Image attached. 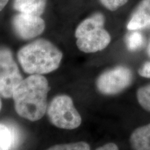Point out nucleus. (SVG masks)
<instances>
[{
  "mask_svg": "<svg viewBox=\"0 0 150 150\" xmlns=\"http://www.w3.org/2000/svg\"><path fill=\"white\" fill-rule=\"evenodd\" d=\"M18 142L16 131L8 125L0 122V150H13Z\"/></svg>",
  "mask_w": 150,
  "mask_h": 150,
  "instance_id": "nucleus-11",
  "label": "nucleus"
},
{
  "mask_svg": "<svg viewBox=\"0 0 150 150\" xmlns=\"http://www.w3.org/2000/svg\"><path fill=\"white\" fill-rule=\"evenodd\" d=\"M138 73L142 77L150 78V61L146 62L140 67Z\"/></svg>",
  "mask_w": 150,
  "mask_h": 150,
  "instance_id": "nucleus-16",
  "label": "nucleus"
},
{
  "mask_svg": "<svg viewBox=\"0 0 150 150\" xmlns=\"http://www.w3.org/2000/svg\"><path fill=\"white\" fill-rule=\"evenodd\" d=\"M0 96H1V95H0ZM1 106H2V102H1V97H0V110L1 109Z\"/></svg>",
  "mask_w": 150,
  "mask_h": 150,
  "instance_id": "nucleus-20",
  "label": "nucleus"
},
{
  "mask_svg": "<svg viewBox=\"0 0 150 150\" xmlns=\"http://www.w3.org/2000/svg\"><path fill=\"white\" fill-rule=\"evenodd\" d=\"M147 52H148V54H149V55L150 56V42L149 43V45H148V47H147Z\"/></svg>",
  "mask_w": 150,
  "mask_h": 150,
  "instance_id": "nucleus-19",
  "label": "nucleus"
},
{
  "mask_svg": "<svg viewBox=\"0 0 150 150\" xmlns=\"http://www.w3.org/2000/svg\"><path fill=\"white\" fill-rule=\"evenodd\" d=\"M12 24L16 34L24 40L38 36L45 29V23L40 16L21 13L13 17Z\"/></svg>",
  "mask_w": 150,
  "mask_h": 150,
  "instance_id": "nucleus-7",
  "label": "nucleus"
},
{
  "mask_svg": "<svg viewBox=\"0 0 150 150\" xmlns=\"http://www.w3.org/2000/svg\"><path fill=\"white\" fill-rule=\"evenodd\" d=\"M145 38L141 33L137 30L132 31V32L127 36V47L130 51H136L143 46Z\"/></svg>",
  "mask_w": 150,
  "mask_h": 150,
  "instance_id": "nucleus-12",
  "label": "nucleus"
},
{
  "mask_svg": "<svg viewBox=\"0 0 150 150\" xmlns=\"http://www.w3.org/2000/svg\"><path fill=\"white\" fill-rule=\"evenodd\" d=\"M8 0H0V12L4 8L6 5L8 3Z\"/></svg>",
  "mask_w": 150,
  "mask_h": 150,
  "instance_id": "nucleus-18",
  "label": "nucleus"
},
{
  "mask_svg": "<svg viewBox=\"0 0 150 150\" xmlns=\"http://www.w3.org/2000/svg\"><path fill=\"white\" fill-rule=\"evenodd\" d=\"M132 80L133 74L130 69L120 65L99 75L97 79L96 86L103 95H116L129 87Z\"/></svg>",
  "mask_w": 150,
  "mask_h": 150,
  "instance_id": "nucleus-6",
  "label": "nucleus"
},
{
  "mask_svg": "<svg viewBox=\"0 0 150 150\" xmlns=\"http://www.w3.org/2000/svg\"><path fill=\"white\" fill-rule=\"evenodd\" d=\"M150 25V0H141L131 14L127 24L129 31L143 29Z\"/></svg>",
  "mask_w": 150,
  "mask_h": 150,
  "instance_id": "nucleus-8",
  "label": "nucleus"
},
{
  "mask_svg": "<svg viewBox=\"0 0 150 150\" xmlns=\"http://www.w3.org/2000/svg\"><path fill=\"white\" fill-rule=\"evenodd\" d=\"M136 97L141 107L150 112V85L140 87L137 91Z\"/></svg>",
  "mask_w": 150,
  "mask_h": 150,
  "instance_id": "nucleus-13",
  "label": "nucleus"
},
{
  "mask_svg": "<svg viewBox=\"0 0 150 150\" xmlns=\"http://www.w3.org/2000/svg\"><path fill=\"white\" fill-rule=\"evenodd\" d=\"M47 0H14L13 8L19 13L40 16L46 8Z\"/></svg>",
  "mask_w": 150,
  "mask_h": 150,
  "instance_id": "nucleus-9",
  "label": "nucleus"
},
{
  "mask_svg": "<svg viewBox=\"0 0 150 150\" xmlns=\"http://www.w3.org/2000/svg\"><path fill=\"white\" fill-rule=\"evenodd\" d=\"M46 150H91L87 142L79 141L67 144H59L52 146Z\"/></svg>",
  "mask_w": 150,
  "mask_h": 150,
  "instance_id": "nucleus-14",
  "label": "nucleus"
},
{
  "mask_svg": "<svg viewBox=\"0 0 150 150\" xmlns=\"http://www.w3.org/2000/svg\"><path fill=\"white\" fill-rule=\"evenodd\" d=\"M47 114L50 122L62 129H75L80 126L82 122L72 99L66 95H57L52 99L47 106Z\"/></svg>",
  "mask_w": 150,
  "mask_h": 150,
  "instance_id": "nucleus-4",
  "label": "nucleus"
},
{
  "mask_svg": "<svg viewBox=\"0 0 150 150\" xmlns=\"http://www.w3.org/2000/svg\"><path fill=\"white\" fill-rule=\"evenodd\" d=\"M50 89L48 81L42 75L31 74L23 79L13 93L17 113L31 122L40 120L47 112Z\"/></svg>",
  "mask_w": 150,
  "mask_h": 150,
  "instance_id": "nucleus-1",
  "label": "nucleus"
},
{
  "mask_svg": "<svg viewBox=\"0 0 150 150\" xmlns=\"http://www.w3.org/2000/svg\"><path fill=\"white\" fill-rule=\"evenodd\" d=\"M130 144L134 150H150V122L133 131Z\"/></svg>",
  "mask_w": 150,
  "mask_h": 150,
  "instance_id": "nucleus-10",
  "label": "nucleus"
},
{
  "mask_svg": "<svg viewBox=\"0 0 150 150\" xmlns=\"http://www.w3.org/2000/svg\"><path fill=\"white\" fill-rule=\"evenodd\" d=\"M129 0H99L100 3L105 8L110 11H115L123 6L128 2Z\"/></svg>",
  "mask_w": 150,
  "mask_h": 150,
  "instance_id": "nucleus-15",
  "label": "nucleus"
},
{
  "mask_svg": "<svg viewBox=\"0 0 150 150\" xmlns=\"http://www.w3.org/2000/svg\"><path fill=\"white\" fill-rule=\"evenodd\" d=\"M105 17L101 13L92 15L79 24L75 31L76 46L84 53L102 51L110 44L111 37L104 29Z\"/></svg>",
  "mask_w": 150,
  "mask_h": 150,
  "instance_id": "nucleus-3",
  "label": "nucleus"
},
{
  "mask_svg": "<svg viewBox=\"0 0 150 150\" xmlns=\"http://www.w3.org/2000/svg\"><path fill=\"white\" fill-rule=\"evenodd\" d=\"M23 80L12 52L8 48L0 47V95L13 97L16 86Z\"/></svg>",
  "mask_w": 150,
  "mask_h": 150,
  "instance_id": "nucleus-5",
  "label": "nucleus"
},
{
  "mask_svg": "<svg viewBox=\"0 0 150 150\" xmlns=\"http://www.w3.org/2000/svg\"><path fill=\"white\" fill-rule=\"evenodd\" d=\"M96 150H119V148L115 143L109 142V143H107L106 145L98 147Z\"/></svg>",
  "mask_w": 150,
  "mask_h": 150,
  "instance_id": "nucleus-17",
  "label": "nucleus"
},
{
  "mask_svg": "<svg viewBox=\"0 0 150 150\" xmlns=\"http://www.w3.org/2000/svg\"><path fill=\"white\" fill-rule=\"evenodd\" d=\"M63 53L53 43L38 39L26 45L18 52V59L24 72L40 74L52 72L59 68Z\"/></svg>",
  "mask_w": 150,
  "mask_h": 150,
  "instance_id": "nucleus-2",
  "label": "nucleus"
}]
</instances>
